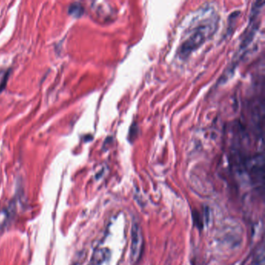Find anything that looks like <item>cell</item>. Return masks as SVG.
I'll use <instances>...</instances> for the list:
<instances>
[{
    "label": "cell",
    "instance_id": "1",
    "mask_svg": "<svg viewBox=\"0 0 265 265\" xmlns=\"http://www.w3.org/2000/svg\"><path fill=\"white\" fill-rule=\"evenodd\" d=\"M216 25L215 18H208L191 29L179 48L180 58H188L193 51L200 48L215 32Z\"/></svg>",
    "mask_w": 265,
    "mask_h": 265
},
{
    "label": "cell",
    "instance_id": "2",
    "mask_svg": "<svg viewBox=\"0 0 265 265\" xmlns=\"http://www.w3.org/2000/svg\"><path fill=\"white\" fill-rule=\"evenodd\" d=\"M143 249V236L138 224L134 223L132 228L131 260L133 264L139 261Z\"/></svg>",
    "mask_w": 265,
    "mask_h": 265
},
{
    "label": "cell",
    "instance_id": "3",
    "mask_svg": "<svg viewBox=\"0 0 265 265\" xmlns=\"http://www.w3.org/2000/svg\"><path fill=\"white\" fill-rule=\"evenodd\" d=\"M68 13L74 17H80V16L83 13V8L80 3L75 2L70 5L68 8Z\"/></svg>",
    "mask_w": 265,
    "mask_h": 265
}]
</instances>
